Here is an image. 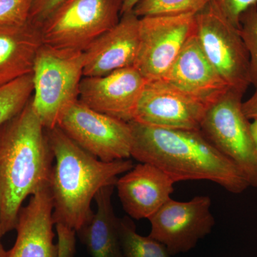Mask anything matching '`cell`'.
Here are the masks:
<instances>
[{"label": "cell", "mask_w": 257, "mask_h": 257, "mask_svg": "<svg viewBox=\"0 0 257 257\" xmlns=\"http://www.w3.org/2000/svg\"><path fill=\"white\" fill-rule=\"evenodd\" d=\"M32 0H0V25H19L28 21Z\"/></svg>", "instance_id": "cell-23"}, {"label": "cell", "mask_w": 257, "mask_h": 257, "mask_svg": "<svg viewBox=\"0 0 257 257\" xmlns=\"http://www.w3.org/2000/svg\"><path fill=\"white\" fill-rule=\"evenodd\" d=\"M123 0H66L40 25L44 45L84 52L121 18Z\"/></svg>", "instance_id": "cell-5"}, {"label": "cell", "mask_w": 257, "mask_h": 257, "mask_svg": "<svg viewBox=\"0 0 257 257\" xmlns=\"http://www.w3.org/2000/svg\"><path fill=\"white\" fill-rule=\"evenodd\" d=\"M147 82L135 67L101 77H83L79 101L93 110L128 122L134 119Z\"/></svg>", "instance_id": "cell-12"}, {"label": "cell", "mask_w": 257, "mask_h": 257, "mask_svg": "<svg viewBox=\"0 0 257 257\" xmlns=\"http://www.w3.org/2000/svg\"><path fill=\"white\" fill-rule=\"evenodd\" d=\"M206 109L162 79L147 81L133 120L160 128L199 130Z\"/></svg>", "instance_id": "cell-11"}, {"label": "cell", "mask_w": 257, "mask_h": 257, "mask_svg": "<svg viewBox=\"0 0 257 257\" xmlns=\"http://www.w3.org/2000/svg\"><path fill=\"white\" fill-rule=\"evenodd\" d=\"M162 80L207 108L230 89L204 55L195 31Z\"/></svg>", "instance_id": "cell-13"}, {"label": "cell", "mask_w": 257, "mask_h": 257, "mask_svg": "<svg viewBox=\"0 0 257 257\" xmlns=\"http://www.w3.org/2000/svg\"><path fill=\"white\" fill-rule=\"evenodd\" d=\"M120 239L124 257H171L167 247L151 236L137 232L132 218H120Z\"/></svg>", "instance_id": "cell-19"}, {"label": "cell", "mask_w": 257, "mask_h": 257, "mask_svg": "<svg viewBox=\"0 0 257 257\" xmlns=\"http://www.w3.org/2000/svg\"><path fill=\"white\" fill-rule=\"evenodd\" d=\"M194 31V14L140 18V48L134 67L147 81L163 79Z\"/></svg>", "instance_id": "cell-9"}, {"label": "cell", "mask_w": 257, "mask_h": 257, "mask_svg": "<svg viewBox=\"0 0 257 257\" xmlns=\"http://www.w3.org/2000/svg\"><path fill=\"white\" fill-rule=\"evenodd\" d=\"M83 67V52L42 44L32 72V102L45 130L56 127L61 116L79 100Z\"/></svg>", "instance_id": "cell-4"}, {"label": "cell", "mask_w": 257, "mask_h": 257, "mask_svg": "<svg viewBox=\"0 0 257 257\" xmlns=\"http://www.w3.org/2000/svg\"><path fill=\"white\" fill-rule=\"evenodd\" d=\"M141 0H123L122 10H121V16L124 14L132 13L135 9L136 5Z\"/></svg>", "instance_id": "cell-27"}, {"label": "cell", "mask_w": 257, "mask_h": 257, "mask_svg": "<svg viewBox=\"0 0 257 257\" xmlns=\"http://www.w3.org/2000/svg\"><path fill=\"white\" fill-rule=\"evenodd\" d=\"M194 20L196 36L207 60L230 89L244 94L251 84L250 59L239 29L211 1L194 14Z\"/></svg>", "instance_id": "cell-7"}, {"label": "cell", "mask_w": 257, "mask_h": 257, "mask_svg": "<svg viewBox=\"0 0 257 257\" xmlns=\"http://www.w3.org/2000/svg\"><path fill=\"white\" fill-rule=\"evenodd\" d=\"M42 44L40 29L29 21L0 25V87L32 74Z\"/></svg>", "instance_id": "cell-17"}, {"label": "cell", "mask_w": 257, "mask_h": 257, "mask_svg": "<svg viewBox=\"0 0 257 257\" xmlns=\"http://www.w3.org/2000/svg\"><path fill=\"white\" fill-rule=\"evenodd\" d=\"M211 206L207 196H197L189 202L170 199L149 219V236L163 243L171 255L188 252L215 224Z\"/></svg>", "instance_id": "cell-10"}, {"label": "cell", "mask_w": 257, "mask_h": 257, "mask_svg": "<svg viewBox=\"0 0 257 257\" xmlns=\"http://www.w3.org/2000/svg\"><path fill=\"white\" fill-rule=\"evenodd\" d=\"M131 157L155 166L174 182L208 180L239 194L249 187L242 174L199 130L164 128L128 121Z\"/></svg>", "instance_id": "cell-1"}, {"label": "cell", "mask_w": 257, "mask_h": 257, "mask_svg": "<svg viewBox=\"0 0 257 257\" xmlns=\"http://www.w3.org/2000/svg\"><path fill=\"white\" fill-rule=\"evenodd\" d=\"M53 202L48 187L31 196L19 213L17 239L7 257H59L55 244Z\"/></svg>", "instance_id": "cell-15"}, {"label": "cell", "mask_w": 257, "mask_h": 257, "mask_svg": "<svg viewBox=\"0 0 257 257\" xmlns=\"http://www.w3.org/2000/svg\"><path fill=\"white\" fill-rule=\"evenodd\" d=\"M81 148L103 162L131 157L130 124L93 110L77 101L59 120L57 126Z\"/></svg>", "instance_id": "cell-8"}, {"label": "cell", "mask_w": 257, "mask_h": 257, "mask_svg": "<svg viewBox=\"0 0 257 257\" xmlns=\"http://www.w3.org/2000/svg\"><path fill=\"white\" fill-rule=\"evenodd\" d=\"M251 131L253 142H254L255 146L257 150V119L253 120V122L251 123Z\"/></svg>", "instance_id": "cell-29"}, {"label": "cell", "mask_w": 257, "mask_h": 257, "mask_svg": "<svg viewBox=\"0 0 257 257\" xmlns=\"http://www.w3.org/2000/svg\"><path fill=\"white\" fill-rule=\"evenodd\" d=\"M115 186H106L97 192L94 197L96 212L77 231L92 257H124L120 218L115 214L111 202Z\"/></svg>", "instance_id": "cell-18"}, {"label": "cell", "mask_w": 257, "mask_h": 257, "mask_svg": "<svg viewBox=\"0 0 257 257\" xmlns=\"http://www.w3.org/2000/svg\"><path fill=\"white\" fill-rule=\"evenodd\" d=\"M33 88L32 74L0 87V127L23 110L31 99Z\"/></svg>", "instance_id": "cell-20"}, {"label": "cell", "mask_w": 257, "mask_h": 257, "mask_svg": "<svg viewBox=\"0 0 257 257\" xmlns=\"http://www.w3.org/2000/svg\"><path fill=\"white\" fill-rule=\"evenodd\" d=\"M54 162L31 97L0 127V222L5 234L16 229L25 199L48 187Z\"/></svg>", "instance_id": "cell-2"}, {"label": "cell", "mask_w": 257, "mask_h": 257, "mask_svg": "<svg viewBox=\"0 0 257 257\" xmlns=\"http://www.w3.org/2000/svg\"><path fill=\"white\" fill-rule=\"evenodd\" d=\"M210 0H141L133 10L138 18L196 14Z\"/></svg>", "instance_id": "cell-21"}, {"label": "cell", "mask_w": 257, "mask_h": 257, "mask_svg": "<svg viewBox=\"0 0 257 257\" xmlns=\"http://www.w3.org/2000/svg\"><path fill=\"white\" fill-rule=\"evenodd\" d=\"M66 0H32L28 21L37 27Z\"/></svg>", "instance_id": "cell-25"}, {"label": "cell", "mask_w": 257, "mask_h": 257, "mask_svg": "<svg viewBox=\"0 0 257 257\" xmlns=\"http://www.w3.org/2000/svg\"><path fill=\"white\" fill-rule=\"evenodd\" d=\"M239 33L250 59V77L257 84V5L249 8L240 18Z\"/></svg>", "instance_id": "cell-22"}, {"label": "cell", "mask_w": 257, "mask_h": 257, "mask_svg": "<svg viewBox=\"0 0 257 257\" xmlns=\"http://www.w3.org/2000/svg\"><path fill=\"white\" fill-rule=\"evenodd\" d=\"M54 157L49 188L56 227L77 231L93 214L91 204L103 187L133 168L132 160L103 162L72 141L58 126L46 130Z\"/></svg>", "instance_id": "cell-3"}, {"label": "cell", "mask_w": 257, "mask_h": 257, "mask_svg": "<svg viewBox=\"0 0 257 257\" xmlns=\"http://www.w3.org/2000/svg\"><path fill=\"white\" fill-rule=\"evenodd\" d=\"M175 182L155 166L140 163L134 166L116 186L123 209L132 219H150L174 192Z\"/></svg>", "instance_id": "cell-16"}, {"label": "cell", "mask_w": 257, "mask_h": 257, "mask_svg": "<svg viewBox=\"0 0 257 257\" xmlns=\"http://www.w3.org/2000/svg\"><path fill=\"white\" fill-rule=\"evenodd\" d=\"M243 95L230 89L208 106L199 131L239 169L249 187H257V150L243 111Z\"/></svg>", "instance_id": "cell-6"}, {"label": "cell", "mask_w": 257, "mask_h": 257, "mask_svg": "<svg viewBox=\"0 0 257 257\" xmlns=\"http://www.w3.org/2000/svg\"><path fill=\"white\" fill-rule=\"evenodd\" d=\"M255 87L256 90L252 96L242 103L243 113L249 120L257 119V84Z\"/></svg>", "instance_id": "cell-26"}, {"label": "cell", "mask_w": 257, "mask_h": 257, "mask_svg": "<svg viewBox=\"0 0 257 257\" xmlns=\"http://www.w3.org/2000/svg\"><path fill=\"white\" fill-rule=\"evenodd\" d=\"M236 28H240V18L249 8L256 6L257 0H210Z\"/></svg>", "instance_id": "cell-24"}, {"label": "cell", "mask_w": 257, "mask_h": 257, "mask_svg": "<svg viewBox=\"0 0 257 257\" xmlns=\"http://www.w3.org/2000/svg\"><path fill=\"white\" fill-rule=\"evenodd\" d=\"M4 235L3 226H2L1 222H0V257H7V255H8V251L5 249L4 246H3V243H2V237Z\"/></svg>", "instance_id": "cell-28"}, {"label": "cell", "mask_w": 257, "mask_h": 257, "mask_svg": "<svg viewBox=\"0 0 257 257\" xmlns=\"http://www.w3.org/2000/svg\"><path fill=\"white\" fill-rule=\"evenodd\" d=\"M140 18L133 12L96 39L83 52L84 77H101L134 67L140 48Z\"/></svg>", "instance_id": "cell-14"}]
</instances>
